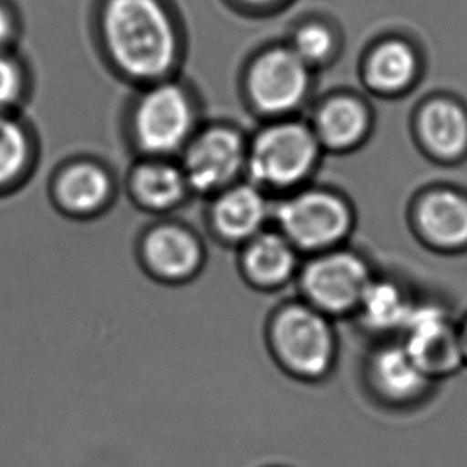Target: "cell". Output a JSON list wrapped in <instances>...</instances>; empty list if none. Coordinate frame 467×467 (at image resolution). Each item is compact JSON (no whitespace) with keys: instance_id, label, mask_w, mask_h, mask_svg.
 Returning a JSON list of instances; mask_svg holds the SVG:
<instances>
[{"instance_id":"cell-26","label":"cell","mask_w":467,"mask_h":467,"mask_svg":"<svg viewBox=\"0 0 467 467\" xmlns=\"http://www.w3.org/2000/svg\"><path fill=\"white\" fill-rule=\"evenodd\" d=\"M460 340H462V354L467 362V316L460 324Z\"/></svg>"},{"instance_id":"cell-14","label":"cell","mask_w":467,"mask_h":467,"mask_svg":"<svg viewBox=\"0 0 467 467\" xmlns=\"http://www.w3.org/2000/svg\"><path fill=\"white\" fill-rule=\"evenodd\" d=\"M112 195L108 171L89 160H74L55 171L50 181L51 202L72 217H89L106 208Z\"/></svg>"},{"instance_id":"cell-9","label":"cell","mask_w":467,"mask_h":467,"mask_svg":"<svg viewBox=\"0 0 467 467\" xmlns=\"http://www.w3.org/2000/svg\"><path fill=\"white\" fill-rule=\"evenodd\" d=\"M360 80L373 95L396 99L417 87L423 63L417 47L399 34L373 37L359 57Z\"/></svg>"},{"instance_id":"cell-21","label":"cell","mask_w":467,"mask_h":467,"mask_svg":"<svg viewBox=\"0 0 467 467\" xmlns=\"http://www.w3.org/2000/svg\"><path fill=\"white\" fill-rule=\"evenodd\" d=\"M296 264L291 241L278 234H255L244 254L246 273L260 285H283L291 278Z\"/></svg>"},{"instance_id":"cell-22","label":"cell","mask_w":467,"mask_h":467,"mask_svg":"<svg viewBox=\"0 0 467 467\" xmlns=\"http://www.w3.org/2000/svg\"><path fill=\"white\" fill-rule=\"evenodd\" d=\"M133 192L146 208L153 211L170 209L181 202L187 189L182 170L168 163H147L133 174Z\"/></svg>"},{"instance_id":"cell-19","label":"cell","mask_w":467,"mask_h":467,"mask_svg":"<svg viewBox=\"0 0 467 467\" xmlns=\"http://www.w3.org/2000/svg\"><path fill=\"white\" fill-rule=\"evenodd\" d=\"M265 196L254 185L225 190L215 202L213 217L219 234L228 240H251L259 234L266 219Z\"/></svg>"},{"instance_id":"cell-7","label":"cell","mask_w":467,"mask_h":467,"mask_svg":"<svg viewBox=\"0 0 467 467\" xmlns=\"http://www.w3.org/2000/svg\"><path fill=\"white\" fill-rule=\"evenodd\" d=\"M279 227L292 246L305 251L334 247L351 228V211L341 198L327 192H304L278 209Z\"/></svg>"},{"instance_id":"cell-23","label":"cell","mask_w":467,"mask_h":467,"mask_svg":"<svg viewBox=\"0 0 467 467\" xmlns=\"http://www.w3.org/2000/svg\"><path fill=\"white\" fill-rule=\"evenodd\" d=\"M26 95L23 70L12 57L0 53V112H15Z\"/></svg>"},{"instance_id":"cell-17","label":"cell","mask_w":467,"mask_h":467,"mask_svg":"<svg viewBox=\"0 0 467 467\" xmlns=\"http://www.w3.org/2000/svg\"><path fill=\"white\" fill-rule=\"evenodd\" d=\"M285 40L315 72L332 66L345 48L343 27L326 13L302 15L289 26Z\"/></svg>"},{"instance_id":"cell-2","label":"cell","mask_w":467,"mask_h":467,"mask_svg":"<svg viewBox=\"0 0 467 467\" xmlns=\"http://www.w3.org/2000/svg\"><path fill=\"white\" fill-rule=\"evenodd\" d=\"M313 83L315 70L294 53L285 38L259 45L241 72L243 91L251 106L278 119L304 106Z\"/></svg>"},{"instance_id":"cell-15","label":"cell","mask_w":467,"mask_h":467,"mask_svg":"<svg viewBox=\"0 0 467 467\" xmlns=\"http://www.w3.org/2000/svg\"><path fill=\"white\" fill-rule=\"evenodd\" d=\"M370 109L359 96L335 93L317 108L315 117L316 138L332 149L358 146L370 130Z\"/></svg>"},{"instance_id":"cell-4","label":"cell","mask_w":467,"mask_h":467,"mask_svg":"<svg viewBox=\"0 0 467 467\" xmlns=\"http://www.w3.org/2000/svg\"><path fill=\"white\" fill-rule=\"evenodd\" d=\"M319 140L305 123L281 120L273 123L247 149L246 163L259 185L285 189L304 181L315 168Z\"/></svg>"},{"instance_id":"cell-8","label":"cell","mask_w":467,"mask_h":467,"mask_svg":"<svg viewBox=\"0 0 467 467\" xmlns=\"http://www.w3.org/2000/svg\"><path fill=\"white\" fill-rule=\"evenodd\" d=\"M434 381L411 358L400 338L379 348L368 364V385L379 402L394 411H417L434 389Z\"/></svg>"},{"instance_id":"cell-6","label":"cell","mask_w":467,"mask_h":467,"mask_svg":"<svg viewBox=\"0 0 467 467\" xmlns=\"http://www.w3.org/2000/svg\"><path fill=\"white\" fill-rule=\"evenodd\" d=\"M273 345L279 359L302 379H319L334 360L332 328L321 311L302 305L289 306L273 324Z\"/></svg>"},{"instance_id":"cell-1","label":"cell","mask_w":467,"mask_h":467,"mask_svg":"<svg viewBox=\"0 0 467 467\" xmlns=\"http://www.w3.org/2000/svg\"><path fill=\"white\" fill-rule=\"evenodd\" d=\"M95 32L109 67L140 87L177 77L189 47L172 0H99Z\"/></svg>"},{"instance_id":"cell-27","label":"cell","mask_w":467,"mask_h":467,"mask_svg":"<svg viewBox=\"0 0 467 467\" xmlns=\"http://www.w3.org/2000/svg\"><path fill=\"white\" fill-rule=\"evenodd\" d=\"M270 467H281V466H270Z\"/></svg>"},{"instance_id":"cell-11","label":"cell","mask_w":467,"mask_h":467,"mask_svg":"<svg viewBox=\"0 0 467 467\" xmlns=\"http://www.w3.org/2000/svg\"><path fill=\"white\" fill-rule=\"evenodd\" d=\"M411 227L424 244L458 253L467 249V192L451 185L421 190L410 206Z\"/></svg>"},{"instance_id":"cell-25","label":"cell","mask_w":467,"mask_h":467,"mask_svg":"<svg viewBox=\"0 0 467 467\" xmlns=\"http://www.w3.org/2000/svg\"><path fill=\"white\" fill-rule=\"evenodd\" d=\"M13 21L4 6H0V48L12 37Z\"/></svg>"},{"instance_id":"cell-20","label":"cell","mask_w":467,"mask_h":467,"mask_svg":"<svg viewBox=\"0 0 467 467\" xmlns=\"http://www.w3.org/2000/svg\"><path fill=\"white\" fill-rule=\"evenodd\" d=\"M417 300L409 285L372 279L360 298L359 308L368 327L399 337Z\"/></svg>"},{"instance_id":"cell-5","label":"cell","mask_w":467,"mask_h":467,"mask_svg":"<svg viewBox=\"0 0 467 467\" xmlns=\"http://www.w3.org/2000/svg\"><path fill=\"white\" fill-rule=\"evenodd\" d=\"M399 338L431 379H442L466 362L460 322L443 305L418 298Z\"/></svg>"},{"instance_id":"cell-12","label":"cell","mask_w":467,"mask_h":467,"mask_svg":"<svg viewBox=\"0 0 467 467\" xmlns=\"http://www.w3.org/2000/svg\"><path fill=\"white\" fill-rule=\"evenodd\" d=\"M413 134L428 157L456 163L467 155V108L456 96L431 93L418 102Z\"/></svg>"},{"instance_id":"cell-16","label":"cell","mask_w":467,"mask_h":467,"mask_svg":"<svg viewBox=\"0 0 467 467\" xmlns=\"http://www.w3.org/2000/svg\"><path fill=\"white\" fill-rule=\"evenodd\" d=\"M38 161V140L15 112H0V196L27 182Z\"/></svg>"},{"instance_id":"cell-3","label":"cell","mask_w":467,"mask_h":467,"mask_svg":"<svg viewBox=\"0 0 467 467\" xmlns=\"http://www.w3.org/2000/svg\"><path fill=\"white\" fill-rule=\"evenodd\" d=\"M193 95L177 77L142 87L133 108V128L140 147L155 155L176 152L193 131Z\"/></svg>"},{"instance_id":"cell-24","label":"cell","mask_w":467,"mask_h":467,"mask_svg":"<svg viewBox=\"0 0 467 467\" xmlns=\"http://www.w3.org/2000/svg\"><path fill=\"white\" fill-rule=\"evenodd\" d=\"M232 12L246 18H272L285 12L296 0H222Z\"/></svg>"},{"instance_id":"cell-10","label":"cell","mask_w":467,"mask_h":467,"mask_svg":"<svg viewBox=\"0 0 467 467\" xmlns=\"http://www.w3.org/2000/svg\"><path fill=\"white\" fill-rule=\"evenodd\" d=\"M302 281L316 310L340 315L359 306L372 278L366 262L358 255L330 253L311 262Z\"/></svg>"},{"instance_id":"cell-13","label":"cell","mask_w":467,"mask_h":467,"mask_svg":"<svg viewBox=\"0 0 467 467\" xmlns=\"http://www.w3.org/2000/svg\"><path fill=\"white\" fill-rule=\"evenodd\" d=\"M246 158L240 134L232 128H211L190 144L182 171L190 187L208 193L232 182Z\"/></svg>"},{"instance_id":"cell-18","label":"cell","mask_w":467,"mask_h":467,"mask_svg":"<svg viewBox=\"0 0 467 467\" xmlns=\"http://www.w3.org/2000/svg\"><path fill=\"white\" fill-rule=\"evenodd\" d=\"M149 266L160 276L182 279L198 270L202 247L195 236L179 227H160L149 234L144 243Z\"/></svg>"}]
</instances>
